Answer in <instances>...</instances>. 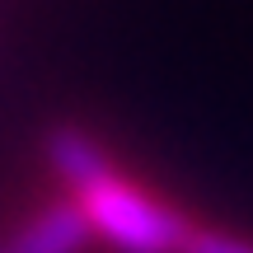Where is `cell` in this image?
Returning <instances> with one entry per match:
<instances>
[{"label": "cell", "mask_w": 253, "mask_h": 253, "mask_svg": "<svg viewBox=\"0 0 253 253\" xmlns=\"http://www.w3.org/2000/svg\"><path fill=\"white\" fill-rule=\"evenodd\" d=\"M47 160L61 173V183L75 192V207L84 211L94 235H103L122 253H183L192 225L160 197L131 188L103 145L80 126H56L47 136Z\"/></svg>", "instance_id": "6da1fadb"}, {"label": "cell", "mask_w": 253, "mask_h": 253, "mask_svg": "<svg viewBox=\"0 0 253 253\" xmlns=\"http://www.w3.org/2000/svg\"><path fill=\"white\" fill-rule=\"evenodd\" d=\"M89 235L94 230H89V220H84V211L75 207V202H61V207L42 211L28 230H19L0 253H80L89 244Z\"/></svg>", "instance_id": "7a4b0ae2"}, {"label": "cell", "mask_w": 253, "mask_h": 253, "mask_svg": "<svg viewBox=\"0 0 253 253\" xmlns=\"http://www.w3.org/2000/svg\"><path fill=\"white\" fill-rule=\"evenodd\" d=\"M183 253H253V244L225 235V230H192L188 244H183Z\"/></svg>", "instance_id": "3957f363"}]
</instances>
